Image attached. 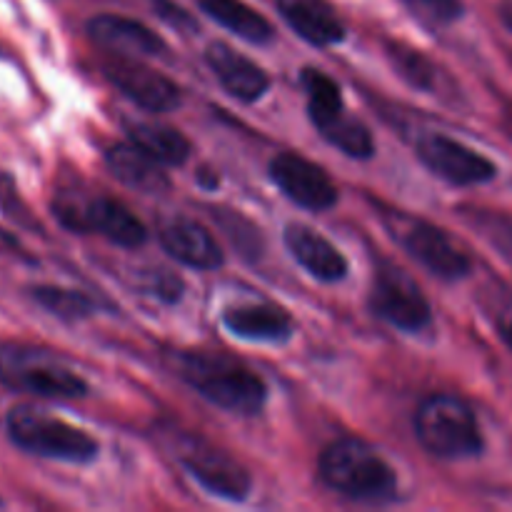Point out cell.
Wrapping results in <instances>:
<instances>
[{
  "label": "cell",
  "instance_id": "6da1fadb",
  "mask_svg": "<svg viewBox=\"0 0 512 512\" xmlns=\"http://www.w3.org/2000/svg\"><path fill=\"white\" fill-rule=\"evenodd\" d=\"M178 373L208 403L235 415H258L268 400V385L240 360L210 353H185Z\"/></svg>",
  "mask_w": 512,
  "mask_h": 512
},
{
  "label": "cell",
  "instance_id": "7a4b0ae2",
  "mask_svg": "<svg viewBox=\"0 0 512 512\" xmlns=\"http://www.w3.org/2000/svg\"><path fill=\"white\" fill-rule=\"evenodd\" d=\"M323 483L338 495L358 503H383L398 488L395 470L373 445L355 438L335 440L323 450L318 463Z\"/></svg>",
  "mask_w": 512,
  "mask_h": 512
},
{
  "label": "cell",
  "instance_id": "3957f363",
  "mask_svg": "<svg viewBox=\"0 0 512 512\" xmlns=\"http://www.w3.org/2000/svg\"><path fill=\"white\" fill-rule=\"evenodd\" d=\"M415 435L433 458L468 460L483 450L473 408L455 395H430L415 410Z\"/></svg>",
  "mask_w": 512,
  "mask_h": 512
},
{
  "label": "cell",
  "instance_id": "277c9868",
  "mask_svg": "<svg viewBox=\"0 0 512 512\" xmlns=\"http://www.w3.org/2000/svg\"><path fill=\"white\" fill-rule=\"evenodd\" d=\"M5 428L20 450L38 458L73 465L93 463L98 458V443L85 430L30 405H18L10 410Z\"/></svg>",
  "mask_w": 512,
  "mask_h": 512
},
{
  "label": "cell",
  "instance_id": "5b68a950",
  "mask_svg": "<svg viewBox=\"0 0 512 512\" xmlns=\"http://www.w3.org/2000/svg\"><path fill=\"white\" fill-rule=\"evenodd\" d=\"M0 383L18 393L48 400H78L88 395V383L63 360L25 345L0 348Z\"/></svg>",
  "mask_w": 512,
  "mask_h": 512
},
{
  "label": "cell",
  "instance_id": "8992f818",
  "mask_svg": "<svg viewBox=\"0 0 512 512\" xmlns=\"http://www.w3.org/2000/svg\"><path fill=\"white\" fill-rule=\"evenodd\" d=\"M55 218L73 233H98L120 248H138L148 230L133 210L110 195H88L78 190H60L53 203Z\"/></svg>",
  "mask_w": 512,
  "mask_h": 512
},
{
  "label": "cell",
  "instance_id": "52a82bcc",
  "mask_svg": "<svg viewBox=\"0 0 512 512\" xmlns=\"http://www.w3.org/2000/svg\"><path fill=\"white\" fill-rule=\"evenodd\" d=\"M383 220L390 235L398 240V245H403L405 253L433 275L443 280H460L470 273V258L438 225L400 213V210H388Z\"/></svg>",
  "mask_w": 512,
  "mask_h": 512
},
{
  "label": "cell",
  "instance_id": "ba28073f",
  "mask_svg": "<svg viewBox=\"0 0 512 512\" xmlns=\"http://www.w3.org/2000/svg\"><path fill=\"white\" fill-rule=\"evenodd\" d=\"M175 458L208 493L218 495V498L240 503L250 495L253 480H250L248 470L228 453L210 445L208 440L195 438V435H178Z\"/></svg>",
  "mask_w": 512,
  "mask_h": 512
},
{
  "label": "cell",
  "instance_id": "9c48e42d",
  "mask_svg": "<svg viewBox=\"0 0 512 512\" xmlns=\"http://www.w3.org/2000/svg\"><path fill=\"white\" fill-rule=\"evenodd\" d=\"M370 308L380 320L405 333H420L433 320L430 303L420 285L403 268L385 260L375 268Z\"/></svg>",
  "mask_w": 512,
  "mask_h": 512
},
{
  "label": "cell",
  "instance_id": "30bf717a",
  "mask_svg": "<svg viewBox=\"0 0 512 512\" xmlns=\"http://www.w3.org/2000/svg\"><path fill=\"white\" fill-rule=\"evenodd\" d=\"M103 73L125 98L148 113H168L183 103L178 85L138 58L115 55L113 60H105Z\"/></svg>",
  "mask_w": 512,
  "mask_h": 512
},
{
  "label": "cell",
  "instance_id": "8fae6325",
  "mask_svg": "<svg viewBox=\"0 0 512 512\" xmlns=\"http://www.w3.org/2000/svg\"><path fill=\"white\" fill-rule=\"evenodd\" d=\"M270 178L295 205L313 213L330 210L340 198L330 175L298 153L275 155L270 163Z\"/></svg>",
  "mask_w": 512,
  "mask_h": 512
},
{
  "label": "cell",
  "instance_id": "7c38bea8",
  "mask_svg": "<svg viewBox=\"0 0 512 512\" xmlns=\"http://www.w3.org/2000/svg\"><path fill=\"white\" fill-rule=\"evenodd\" d=\"M418 158L425 168L438 178L448 180L453 185H478L495 178V165L478 150L468 148L460 140L448 138L443 133L425 135L418 143Z\"/></svg>",
  "mask_w": 512,
  "mask_h": 512
},
{
  "label": "cell",
  "instance_id": "4fadbf2b",
  "mask_svg": "<svg viewBox=\"0 0 512 512\" xmlns=\"http://www.w3.org/2000/svg\"><path fill=\"white\" fill-rule=\"evenodd\" d=\"M88 35L103 50L125 58H155L168 50L155 30L123 15H95L88 23Z\"/></svg>",
  "mask_w": 512,
  "mask_h": 512
},
{
  "label": "cell",
  "instance_id": "5bb4252c",
  "mask_svg": "<svg viewBox=\"0 0 512 512\" xmlns=\"http://www.w3.org/2000/svg\"><path fill=\"white\" fill-rule=\"evenodd\" d=\"M205 63L213 70L215 80L223 85V90L240 103H255L263 98L270 88V78L258 63L245 58L235 48L225 43H213L205 50Z\"/></svg>",
  "mask_w": 512,
  "mask_h": 512
},
{
  "label": "cell",
  "instance_id": "9a60e30c",
  "mask_svg": "<svg viewBox=\"0 0 512 512\" xmlns=\"http://www.w3.org/2000/svg\"><path fill=\"white\" fill-rule=\"evenodd\" d=\"M283 240L295 263L305 273L313 275L315 280H320V283H338V280H343L348 275V260H345V255L328 238L315 233L308 225L290 223L285 228Z\"/></svg>",
  "mask_w": 512,
  "mask_h": 512
},
{
  "label": "cell",
  "instance_id": "2e32d148",
  "mask_svg": "<svg viewBox=\"0 0 512 512\" xmlns=\"http://www.w3.org/2000/svg\"><path fill=\"white\" fill-rule=\"evenodd\" d=\"M160 245L170 258L195 270H215L223 265L218 240L200 223L190 218H173L160 228Z\"/></svg>",
  "mask_w": 512,
  "mask_h": 512
},
{
  "label": "cell",
  "instance_id": "e0dca14e",
  "mask_svg": "<svg viewBox=\"0 0 512 512\" xmlns=\"http://www.w3.org/2000/svg\"><path fill=\"white\" fill-rule=\"evenodd\" d=\"M223 325L230 335L250 343H288L295 323L283 308L270 303L235 305L223 313Z\"/></svg>",
  "mask_w": 512,
  "mask_h": 512
},
{
  "label": "cell",
  "instance_id": "ac0fdd59",
  "mask_svg": "<svg viewBox=\"0 0 512 512\" xmlns=\"http://www.w3.org/2000/svg\"><path fill=\"white\" fill-rule=\"evenodd\" d=\"M285 23L303 40L330 48L345 40V23L328 0H275Z\"/></svg>",
  "mask_w": 512,
  "mask_h": 512
},
{
  "label": "cell",
  "instance_id": "d6986e66",
  "mask_svg": "<svg viewBox=\"0 0 512 512\" xmlns=\"http://www.w3.org/2000/svg\"><path fill=\"white\" fill-rule=\"evenodd\" d=\"M105 163H108L110 173L125 183L128 188L140 190V193H163L170 185L168 173L163 170V163L153 158V155L145 153L140 145L130 143H118L110 145L108 153H105Z\"/></svg>",
  "mask_w": 512,
  "mask_h": 512
},
{
  "label": "cell",
  "instance_id": "ffe728a7",
  "mask_svg": "<svg viewBox=\"0 0 512 512\" xmlns=\"http://www.w3.org/2000/svg\"><path fill=\"white\" fill-rule=\"evenodd\" d=\"M198 5L210 20H215L225 30L248 40V43L263 45L273 40L275 30L270 20L260 15L258 10L250 8L248 3H243V0H198Z\"/></svg>",
  "mask_w": 512,
  "mask_h": 512
},
{
  "label": "cell",
  "instance_id": "44dd1931",
  "mask_svg": "<svg viewBox=\"0 0 512 512\" xmlns=\"http://www.w3.org/2000/svg\"><path fill=\"white\" fill-rule=\"evenodd\" d=\"M128 135L135 145L163 165H183L190 158V140L173 125L133 123Z\"/></svg>",
  "mask_w": 512,
  "mask_h": 512
},
{
  "label": "cell",
  "instance_id": "7402d4cb",
  "mask_svg": "<svg viewBox=\"0 0 512 512\" xmlns=\"http://www.w3.org/2000/svg\"><path fill=\"white\" fill-rule=\"evenodd\" d=\"M303 88L308 93L310 120L318 130L345 113L343 93H340L338 83L330 75H325L323 70H305Z\"/></svg>",
  "mask_w": 512,
  "mask_h": 512
},
{
  "label": "cell",
  "instance_id": "603a6c76",
  "mask_svg": "<svg viewBox=\"0 0 512 512\" xmlns=\"http://www.w3.org/2000/svg\"><path fill=\"white\" fill-rule=\"evenodd\" d=\"M320 135H323L328 143H333L335 148L343 150L348 158H358V160H368L373 158L375 153V140L370 135L368 125L363 120L353 118V115L345 110L343 115H338L335 120H330L328 125L320 128Z\"/></svg>",
  "mask_w": 512,
  "mask_h": 512
},
{
  "label": "cell",
  "instance_id": "cb8c5ba5",
  "mask_svg": "<svg viewBox=\"0 0 512 512\" xmlns=\"http://www.w3.org/2000/svg\"><path fill=\"white\" fill-rule=\"evenodd\" d=\"M460 218L495 250L503 260L512 265V215L500 210L485 208H460Z\"/></svg>",
  "mask_w": 512,
  "mask_h": 512
},
{
  "label": "cell",
  "instance_id": "d4e9b609",
  "mask_svg": "<svg viewBox=\"0 0 512 512\" xmlns=\"http://www.w3.org/2000/svg\"><path fill=\"white\" fill-rule=\"evenodd\" d=\"M385 53L405 83L428 93L438 90V68L423 50H415L405 43H388Z\"/></svg>",
  "mask_w": 512,
  "mask_h": 512
},
{
  "label": "cell",
  "instance_id": "484cf974",
  "mask_svg": "<svg viewBox=\"0 0 512 512\" xmlns=\"http://www.w3.org/2000/svg\"><path fill=\"white\" fill-rule=\"evenodd\" d=\"M33 300L43 305L48 313H53L60 320H83L95 313V303L85 293L78 290L58 288V285H35Z\"/></svg>",
  "mask_w": 512,
  "mask_h": 512
},
{
  "label": "cell",
  "instance_id": "4316f807",
  "mask_svg": "<svg viewBox=\"0 0 512 512\" xmlns=\"http://www.w3.org/2000/svg\"><path fill=\"white\" fill-rule=\"evenodd\" d=\"M410 13L428 25H450L463 18V0H403Z\"/></svg>",
  "mask_w": 512,
  "mask_h": 512
},
{
  "label": "cell",
  "instance_id": "83f0119b",
  "mask_svg": "<svg viewBox=\"0 0 512 512\" xmlns=\"http://www.w3.org/2000/svg\"><path fill=\"white\" fill-rule=\"evenodd\" d=\"M155 3V10H158L160 18L165 20V23H170L173 28H180V30H195L198 25H195V20L190 18V13H185L183 8H178L175 3H170V0H153Z\"/></svg>",
  "mask_w": 512,
  "mask_h": 512
},
{
  "label": "cell",
  "instance_id": "f1b7e54d",
  "mask_svg": "<svg viewBox=\"0 0 512 512\" xmlns=\"http://www.w3.org/2000/svg\"><path fill=\"white\" fill-rule=\"evenodd\" d=\"M498 330H500V338H503L512 348V303L505 305V308L498 313Z\"/></svg>",
  "mask_w": 512,
  "mask_h": 512
},
{
  "label": "cell",
  "instance_id": "f546056e",
  "mask_svg": "<svg viewBox=\"0 0 512 512\" xmlns=\"http://www.w3.org/2000/svg\"><path fill=\"white\" fill-rule=\"evenodd\" d=\"M500 18H503V23L512 30V0H503V3H500Z\"/></svg>",
  "mask_w": 512,
  "mask_h": 512
},
{
  "label": "cell",
  "instance_id": "4dcf8cb0",
  "mask_svg": "<svg viewBox=\"0 0 512 512\" xmlns=\"http://www.w3.org/2000/svg\"><path fill=\"white\" fill-rule=\"evenodd\" d=\"M505 128H508V135L512 138V113L505 115Z\"/></svg>",
  "mask_w": 512,
  "mask_h": 512
}]
</instances>
